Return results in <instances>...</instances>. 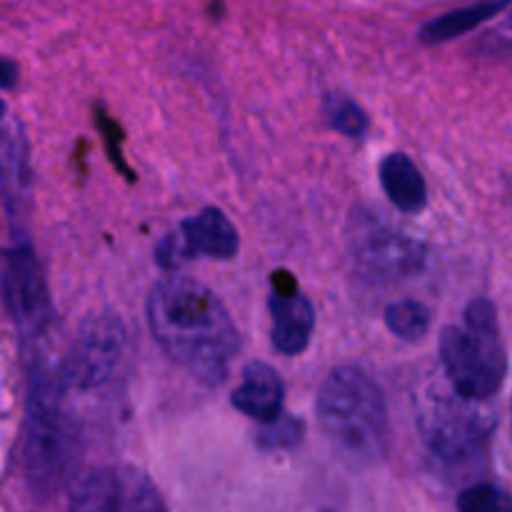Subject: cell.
Segmentation results:
<instances>
[{
	"mask_svg": "<svg viewBox=\"0 0 512 512\" xmlns=\"http://www.w3.org/2000/svg\"><path fill=\"white\" fill-rule=\"evenodd\" d=\"M418 425L428 448L445 463H465L488 445L495 413L460 395L433 393L418 410Z\"/></svg>",
	"mask_w": 512,
	"mask_h": 512,
	"instance_id": "obj_5",
	"label": "cell"
},
{
	"mask_svg": "<svg viewBox=\"0 0 512 512\" xmlns=\"http://www.w3.org/2000/svg\"><path fill=\"white\" fill-rule=\"evenodd\" d=\"M325 118L328 123L338 130L340 135H348V138H363L370 128V120L365 115V110L355 103L348 95L330 93L323 103Z\"/></svg>",
	"mask_w": 512,
	"mask_h": 512,
	"instance_id": "obj_17",
	"label": "cell"
},
{
	"mask_svg": "<svg viewBox=\"0 0 512 512\" xmlns=\"http://www.w3.org/2000/svg\"><path fill=\"white\" fill-rule=\"evenodd\" d=\"M270 315H273V345L280 355H300L310 343L315 328V310L300 293L298 280L290 270L270 275Z\"/></svg>",
	"mask_w": 512,
	"mask_h": 512,
	"instance_id": "obj_11",
	"label": "cell"
},
{
	"mask_svg": "<svg viewBox=\"0 0 512 512\" xmlns=\"http://www.w3.org/2000/svg\"><path fill=\"white\" fill-rule=\"evenodd\" d=\"M385 325L403 340H420L430 330V310L420 300H398L385 308Z\"/></svg>",
	"mask_w": 512,
	"mask_h": 512,
	"instance_id": "obj_16",
	"label": "cell"
},
{
	"mask_svg": "<svg viewBox=\"0 0 512 512\" xmlns=\"http://www.w3.org/2000/svg\"><path fill=\"white\" fill-rule=\"evenodd\" d=\"M30 190H33V168H30L28 138L20 120L0 100V193L13 218L28 210Z\"/></svg>",
	"mask_w": 512,
	"mask_h": 512,
	"instance_id": "obj_12",
	"label": "cell"
},
{
	"mask_svg": "<svg viewBox=\"0 0 512 512\" xmlns=\"http://www.w3.org/2000/svg\"><path fill=\"white\" fill-rule=\"evenodd\" d=\"M350 255L360 275L373 283L408 278L425 263V248L418 240L385 228L370 215H355L350 223Z\"/></svg>",
	"mask_w": 512,
	"mask_h": 512,
	"instance_id": "obj_8",
	"label": "cell"
},
{
	"mask_svg": "<svg viewBox=\"0 0 512 512\" xmlns=\"http://www.w3.org/2000/svg\"><path fill=\"white\" fill-rule=\"evenodd\" d=\"M380 185L400 213H420L428 205V185L405 153H390L380 163Z\"/></svg>",
	"mask_w": 512,
	"mask_h": 512,
	"instance_id": "obj_14",
	"label": "cell"
},
{
	"mask_svg": "<svg viewBox=\"0 0 512 512\" xmlns=\"http://www.w3.org/2000/svg\"><path fill=\"white\" fill-rule=\"evenodd\" d=\"M18 63L10 58H0V90H13L18 85Z\"/></svg>",
	"mask_w": 512,
	"mask_h": 512,
	"instance_id": "obj_21",
	"label": "cell"
},
{
	"mask_svg": "<svg viewBox=\"0 0 512 512\" xmlns=\"http://www.w3.org/2000/svg\"><path fill=\"white\" fill-rule=\"evenodd\" d=\"M70 512H168V508L143 470L103 465L75 478Z\"/></svg>",
	"mask_w": 512,
	"mask_h": 512,
	"instance_id": "obj_7",
	"label": "cell"
},
{
	"mask_svg": "<svg viewBox=\"0 0 512 512\" xmlns=\"http://www.w3.org/2000/svg\"><path fill=\"white\" fill-rule=\"evenodd\" d=\"M145 310L153 338L173 363L205 385L228 378L230 363L240 353V333L213 290L193 278L170 275L155 283Z\"/></svg>",
	"mask_w": 512,
	"mask_h": 512,
	"instance_id": "obj_1",
	"label": "cell"
},
{
	"mask_svg": "<svg viewBox=\"0 0 512 512\" xmlns=\"http://www.w3.org/2000/svg\"><path fill=\"white\" fill-rule=\"evenodd\" d=\"M238 230L220 208H203L193 218L183 220L175 233H168L155 248L160 268L175 270L180 263L195 258L230 260L238 253Z\"/></svg>",
	"mask_w": 512,
	"mask_h": 512,
	"instance_id": "obj_10",
	"label": "cell"
},
{
	"mask_svg": "<svg viewBox=\"0 0 512 512\" xmlns=\"http://www.w3.org/2000/svg\"><path fill=\"white\" fill-rule=\"evenodd\" d=\"M318 418L335 448L355 463H375L385 450V395L360 368L343 365L325 378L318 393Z\"/></svg>",
	"mask_w": 512,
	"mask_h": 512,
	"instance_id": "obj_3",
	"label": "cell"
},
{
	"mask_svg": "<svg viewBox=\"0 0 512 512\" xmlns=\"http://www.w3.org/2000/svg\"><path fill=\"white\" fill-rule=\"evenodd\" d=\"M440 363L453 383V393L473 403H485L505 378V348L498 310L478 298L465 308V325H448L440 333Z\"/></svg>",
	"mask_w": 512,
	"mask_h": 512,
	"instance_id": "obj_4",
	"label": "cell"
},
{
	"mask_svg": "<svg viewBox=\"0 0 512 512\" xmlns=\"http://www.w3.org/2000/svg\"><path fill=\"white\" fill-rule=\"evenodd\" d=\"M65 385L60 368L38 365L30 375L28 418L23 433V468L30 490L38 498L60 493L75 478L80 460L78 423L65 408Z\"/></svg>",
	"mask_w": 512,
	"mask_h": 512,
	"instance_id": "obj_2",
	"label": "cell"
},
{
	"mask_svg": "<svg viewBox=\"0 0 512 512\" xmlns=\"http://www.w3.org/2000/svg\"><path fill=\"white\" fill-rule=\"evenodd\" d=\"M95 113H98V128L103 130V135H105V148H108L110 163H113L115 168H118V173H123L125 178H128L130 183H133L135 173L128 168V165L123 163V153H120V143H123V133H120L118 123H115V120L110 118V115L105 113L103 108H98V110H95Z\"/></svg>",
	"mask_w": 512,
	"mask_h": 512,
	"instance_id": "obj_20",
	"label": "cell"
},
{
	"mask_svg": "<svg viewBox=\"0 0 512 512\" xmlns=\"http://www.w3.org/2000/svg\"><path fill=\"white\" fill-rule=\"evenodd\" d=\"M283 398L285 388L278 370L260 363V360H253V363L245 365L243 383H240V388L233 390L230 403L238 413L248 415V418L258 420L263 425H270L283 415Z\"/></svg>",
	"mask_w": 512,
	"mask_h": 512,
	"instance_id": "obj_13",
	"label": "cell"
},
{
	"mask_svg": "<svg viewBox=\"0 0 512 512\" xmlns=\"http://www.w3.org/2000/svg\"><path fill=\"white\" fill-rule=\"evenodd\" d=\"M125 348L123 320L113 313H93L80 323L73 348L58 365L65 385L75 390L100 388L118 368Z\"/></svg>",
	"mask_w": 512,
	"mask_h": 512,
	"instance_id": "obj_9",
	"label": "cell"
},
{
	"mask_svg": "<svg viewBox=\"0 0 512 512\" xmlns=\"http://www.w3.org/2000/svg\"><path fill=\"white\" fill-rule=\"evenodd\" d=\"M0 300L23 340H35L53 318L48 283L28 243L0 248Z\"/></svg>",
	"mask_w": 512,
	"mask_h": 512,
	"instance_id": "obj_6",
	"label": "cell"
},
{
	"mask_svg": "<svg viewBox=\"0 0 512 512\" xmlns=\"http://www.w3.org/2000/svg\"><path fill=\"white\" fill-rule=\"evenodd\" d=\"M458 510L460 512H512L510 498L505 490L498 485L478 483L465 488L458 495Z\"/></svg>",
	"mask_w": 512,
	"mask_h": 512,
	"instance_id": "obj_18",
	"label": "cell"
},
{
	"mask_svg": "<svg viewBox=\"0 0 512 512\" xmlns=\"http://www.w3.org/2000/svg\"><path fill=\"white\" fill-rule=\"evenodd\" d=\"M508 0H500V3H478V5H465V8L450 10V13L438 15V18L428 20V23L420 28V40L425 45L433 43H445V40H453L458 35L470 33L473 28L483 25L485 20H493L495 15L508 10Z\"/></svg>",
	"mask_w": 512,
	"mask_h": 512,
	"instance_id": "obj_15",
	"label": "cell"
},
{
	"mask_svg": "<svg viewBox=\"0 0 512 512\" xmlns=\"http://www.w3.org/2000/svg\"><path fill=\"white\" fill-rule=\"evenodd\" d=\"M303 420L293 418V415H280L275 423L263 425L258 433V443L268 450H285L293 448L303 440Z\"/></svg>",
	"mask_w": 512,
	"mask_h": 512,
	"instance_id": "obj_19",
	"label": "cell"
}]
</instances>
